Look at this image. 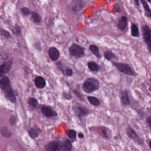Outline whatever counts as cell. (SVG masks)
Returning <instances> with one entry per match:
<instances>
[{
  "label": "cell",
  "instance_id": "6da1fadb",
  "mask_svg": "<svg viewBox=\"0 0 151 151\" xmlns=\"http://www.w3.org/2000/svg\"><path fill=\"white\" fill-rule=\"evenodd\" d=\"M0 86L1 89L3 90L5 97L12 103H16L17 99L14 92L10 85V81L9 78L4 76L1 79Z\"/></svg>",
  "mask_w": 151,
  "mask_h": 151
},
{
  "label": "cell",
  "instance_id": "7a4b0ae2",
  "mask_svg": "<svg viewBox=\"0 0 151 151\" xmlns=\"http://www.w3.org/2000/svg\"><path fill=\"white\" fill-rule=\"evenodd\" d=\"M100 83L98 80L94 78H89L83 83L82 88L84 92L91 93L99 88Z\"/></svg>",
  "mask_w": 151,
  "mask_h": 151
},
{
  "label": "cell",
  "instance_id": "3957f363",
  "mask_svg": "<svg viewBox=\"0 0 151 151\" xmlns=\"http://www.w3.org/2000/svg\"><path fill=\"white\" fill-rule=\"evenodd\" d=\"M113 64L120 72L123 73L124 74L131 76H136L137 75L135 71L126 63L114 62L113 63Z\"/></svg>",
  "mask_w": 151,
  "mask_h": 151
},
{
  "label": "cell",
  "instance_id": "277c9868",
  "mask_svg": "<svg viewBox=\"0 0 151 151\" xmlns=\"http://www.w3.org/2000/svg\"><path fill=\"white\" fill-rule=\"evenodd\" d=\"M142 32L143 38L151 54V28L148 25H144L142 27Z\"/></svg>",
  "mask_w": 151,
  "mask_h": 151
},
{
  "label": "cell",
  "instance_id": "5b68a950",
  "mask_svg": "<svg viewBox=\"0 0 151 151\" xmlns=\"http://www.w3.org/2000/svg\"><path fill=\"white\" fill-rule=\"evenodd\" d=\"M70 54L76 57H83L84 55V48L76 43H73L68 48Z\"/></svg>",
  "mask_w": 151,
  "mask_h": 151
},
{
  "label": "cell",
  "instance_id": "8992f818",
  "mask_svg": "<svg viewBox=\"0 0 151 151\" xmlns=\"http://www.w3.org/2000/svg\"><path fill=\"white\" fill-rule=\"evenodd\" d=\"M62 143L59 141H51L48 143L45 146L46 151H60L63 148Z\"/></svg>",
  "mask_w": 151,
  "mask_h": 151
},
{
  "label": "cell",
  "instance_id": "52a82bcc",
  "mask_svg": "<svg viewBox=\"0 0 151 151\" xmlns=\"http://www.w3.org/2000/svg\"><path fill=\"white\" fill-rule=\"evenodd\" d=\"M126 134L130 137V139L135 140L137 143H138L140 145H142L143 140L140 139V137L139 136L137 133L136 132V131L130 126H129L126 129Z\"/></svg>",
  "mask_w": 151,
  "mask_h": 151
},
{
  "label": "cell",
  "instance_id": "ba28073f",
  "mask_svg": "<svg viewBox=\"0 0 151 151\" xmlns=\"http://www.w3.org/2000/svg\"><path fill=\"white\" fill-rule=\"evenodd\" d=\"M85 6L84 0H72L70 4V7L72 11L78 12L81 11Z\"/></svg>",
  "mask_w": 151,
  "mask_h": 151
},
{
  "label": "cell",
  "instance_id": "9c48e42d",
  "mask_svg": "<svg viewBox=\"0 0 151 151\" xmlns=\"http://www.w3.org/2000/svg\"><path fill=\"white\" fill-rule=\"evenodd\" d=\"M11 66H12L11 61L5 62L2 64H1L0 67V76L2 77L3 76H5V74L8 73L11 70Z\"/></svg>",
  "mask_w": 151,
  "mask_h": 151
},
{
  "label": "cell",
  "instance_id": "30bf717a",
  "mask_svg": "<svg viewBox=\"0 0 151 151\" xmlns=\"http://www.w3.org/2000/svg\"><path fill=\"white\" fill-rule=\"evenodd\" d=\"M48 55L52 61H57L60 57V51L55 47H50L48 50Z\"/></svg>",
  "mask_w": 151,
  "mask_h": 151
},
{
  "label": "cell",
  "instance_id": "8fae6325",
  "mask_svg": "<svg viewBox=\"0 0 151 151\" xmlns=\"http://www.w3.org/2000/svg\"><path fill=\"white\" fill-rule=\"evenodd\" d=\"M127 23H128L127 18L126 16H122L118 20V22L117 24V28L120 31H124L127 27Z\"/></svg>",
  "mask_w": 151,
  "mask_h": 151
},
{
  "label": "cell",
  "instance_id": "7c38bea8",
  "mask_svg": "<svg viewBox=\"0 0 151 151\" xmlns=\"http://www.w3.org/2000/svg\"><path fill=\"white\" fill-rule=\"evenodd\" d=\"M41 112L44 115H45L47 117H50L52 116H57V113L50 107L43 106L41 109Z\"/></svg>",
  "mask_w": 151,
  "mask_h": 151
},
{
  "label": "cell",
  "instance_id": "4fadbf2b",
  "mask_svg": "<svg viewBox=\"0 0 151 151\" xmlns=\"http://www.w3.org/2000/svg\"><path fill=\"white\" fill-rule=\"evenodd\" d=\"M75 113L78 117H81L88 114V110L84 107L77 106L75 109Z\"/></svg>",
  "mask_w": 151,
  "mask_h": 151
},
{
  "label": "cell",
  "instance_id": "5bb4252c",
  "mask_svg": "<svg viewBox=\"0 0 151 151\" xmlns=\"http://www.w3.org/2000/svg\"><path fill=\"white\" fill-rule=\"evenodd\" d=\"M34 83L35 86L38 88H43L46 86V81L45 79L41 76H38L35 78Z\"/></svg>",
  "mask_w": 151,
  "mask_h": 151
},
{
  "label": "cell",
  "instance_id": "9a60e30c",
  "mask_svg": "<svg viewBox=\"0 0 151 151\" xmlns=\"http://www.w3.org/2000/svg\"><path fill=\"white\" fill-rule=\"evenodd\" d=\"M140 1L143 7L145 16L151 19V9L149 7L147 2L146 0H140Z\"/></svg>",
  "mask_w": 151,
  "mask_h": 151
},
{
  "label": "cell",
  "instance_id": "2e32d148",
  "mask_svg": "<svg viewBox=\"0 0 151 151\" xmlns=\"http://www.w3.org/2000/svg\"><path fill=\"white\" fill-rule=\"evenodd\" d=\"M120 99H121L122 103L124 105L127 106V105L130 104V99H129V94H128V91L127 90H125L121 92Z\"/></svg>",
  "mask_w": 151,
  "mask_h": 151
},
{
  "label": "cell",
  "instance_id": "e0dca14e",
  "mask_svg": "<svg viewBox=\"0 0 151 151\" xmlns=\"http://www.w3.org/2000/svg\"><path fill=\"white\" fill-rule=\"evenodd\" d=\"M130 32H131V35L132 37H136V38L139 37L140 33H139V27L136 24L134 23L132 24L130 27Z\"/></svg>",
  "mask_w": 151,
  "mask_h": 151
},
{
  "label": "cell",
  "instance_id": "ac0fdd59",
  "mask_svg": "<svg viewBox=\"0 0 151 151\" xmlns=\"http://www.w3.org/2000/svg\"><path fill=\"white\" fill-rule=\"evenodd\" d=\"M31 18L34 23L35 24H40L41 22L42 18L40 15V14L35 11H31Z\"/></svg>",
  "mask_w": 151,
  "mask_h": 151
},
{
  "label": "cell",
  "instance_id": "d6986e66",
  "mask_svg": "<svg viewBox=\"0 0 151 151\" xmlns=\"http://www.w3.org/2000/svg\"><path fill=\"white\" fill-rule=\"evenodd\" d=\"M1 133L2 134V135L7 138V139H9L11 137L12 133V132L6 127L5 126H1Z\"/></svg>",
  "mask_w": 151,
  "mask_h": 151
},
{
  "label": "cell",
  "instance_id": "ffe728a7",
  "mask_svg": "<svg viewBox=\"0 0 151 151\" xmlns=\"http://www.w3.org/2000/svg\"><path fill=\"white\" fill-rule=\"evenodd\" d=\"M89 50L97 58H101V55L100 54V52H99V48L97 45L94 44L90 45L89 47Z\"/></svg>",
  "mask_w": 151,
  "mask_h": 151
},
{
  "label": "cell",
  "instance_id": "44dd1931",
  "mask_svg": "<svg viewBox=\"0 0 151 151\" xmlns=\"http://www.w3.org/2000/svg\"><path fill=\"white\" fill-rule=\"evenodd\" d=\"M88 67L91 71H97L100 69L99 65L94 61H89L87 63Z\"/></svg>",
  "mask_w": 151,
  "mask_h": 151
},
{
  "label": "cell",
  "instance_id": "7402d4cb",
  "mask_svg": "<svg viewBox=\"0 0 151 151\" xmlns=\"http://www.w3.org/2000/svg\"><path fill=\"white\" fill-rule=\"evenodd\" d=\"M87 100L89 101V103L93 106H97L100 104V101L97 97L93 96H88Z\"/></svg>",
  "mask_w": 151,
  "mask_h": 151
},
{
  "label": "cell",
  "instance_id": "603a6c76",
  "mask_svg": "<svg viewBox=\"0 0 151 151\" xmlns=\"http://www.w3.org/2000/svg\"><path fill=\"white\" fill-rule=\"evenodd\" d=\"M72 145L69 140H65L63 145V151H71Z\"/></svg>",
  "mask_w": 151,
  "mask_h": 151
},
{
  "label": "cell",
  "instance_id": "cb8c5ba5",
  "mask_svg": "<svg viewBox=\"0 0 151 151\" xmlns=\"http://www.w3.org/2000/svg\"><path fill=\"white\" fill-rule=\"evenodd\" d=\"M104 56L105 58L109 61L111 60L112 58H117L116 55L113 52H112L110 50L106 51L104 52Z\"/></svg>",
  "mask_w": 151,
  "mask_h": 151
},
{
  "label": "cell",
  "instance_id": "d4e9b609",
  "mask_svg": "<svg viewBox=\"0 0 151 151\" xmlns=\"http://www.w3.org/2000/svg\"><path fill=\"white\" fill-rule=\"evenodd\" d=\"M28 133H29V136L32 139H34V138L38 137L39 135L38 131L36 129H35L34 128H31L28 131Z\"/></svg>",
  "mask_w": 151,
  "mask_h": 151
},
{
  "label": "cell",
  "instance_id": "484cf974",
  "mask_svg": "<svg viewBox=\"0 0 151 151\" xmlns=\"http://www.w3.org/2000/svg\"><path fill=\"white\" fill-rule=\"evenodd\" d=\"M12 32L14 33V35H15L16 36H19L21 35V28L20 27L19 25L15 24L14 25V29L12 30Z\"/></svg>",
  "mask_w": 151,
  "mask_h": 151
},
{
  "label": "cell",
  "instance_id": "4316f807",
  "mask_svg": "<svg viewBox=\"0 0 151 151\" xmlns=\"http://www.w3.org/2000/svg\"><path fill=\"white\" fill-rule=\"evenodd\" d=\"M20 11L24 16H28L31 14V11H30V9L26 6H23L21 8Z\"/></svg>",
  "mask_w": 151,
  "mask_h": 151
},
{
  "label": "cell",
  "instance_id": "83f0119b",
  "mask_svg": "<svg viewBox=\"0 0 151 151\" xmlns=\"http://www.w3.org/2000/svg\"><path fill=\"white\" fill-rule=\"evenodd\" d=\"M0 33H1V36L5 38H9L11 36L9 32H8L7 30H6L5 29H3V28H1Z\"/></svg>",
  "mask_w": 151,
  "mask_h": 151
},
{
  "label": "cell",
  "instance_id": "f1b7e54d",
  "mask_svg": "<svg viewBox=\"0 0 151 151\" xmlns=\"http://www.w3.org/2000/svg\"><path fill=\"white\" fill-rule=\"evenodd\" d=\"M28 103L30 106H31L33 107H35L38 104V101H37V99L35 98H33V97L29 98L28 99Z\"/></svg>",
  "mask_w": 151,
  "mask_h": 151
},
{
  "label": "cell",
  "instance_id": "f546056e",
  "mask_svg": "<svg viewBox=\"0 0 151 151\" xmlns=\"http://www.w3.org/2000/svg\"><path fill=\"white\" fill-rule=\"evenodd\" d=\"M67 135L69 138L74 139L76 137V132L73 129L69 130L67 132Z\"/></svg>",
  "mask_w": 151,
  "mask_h": 151
},
{
  "label": "cell",
  "instance_id": "4dcf8cb0",
  "mask_svg": "<svg viewBox=\"0 0 151 151\" xmlns=\"http://www.w3.org/2000/svg\"><path fill=\"white\" fill-rule=\"evenodd\" d=\"M9 122H10L11 124H12V125H15L16 124L17 119H16V117L15 116L12 115L11 116V117L9 119Z\"/></svg>",
  "mask_w": 151,
  "mask_h": 151
},
{
  "label": "cell",
  "instance_id": "1f68e13d",
  "mask_svg": "<svg viewBox=\"0 0 151 151\" xmlns=\"http://www.w3.org/2000/svg\"><path fill=\"white\" fill-rule=\"evenodd\" d=\"M65 73H66V74L69 77H70L73 75V70L71 68H67Z\"/></svg>",
  "mask_w": 151,
  "mask_h": 151
},
{
  "label": "cell",
  "instance_id": "d6a6232c",
  "mask_svg": "<svg viewBox=\"0 0 151 151\" xmlns=\"http://www.w3.org/2000/svg\"><path fill=\"white\" fill-rule=\"evenodd\" d=\"M146 123L149 126V127L151 129V116H149L146 119Z\"/></svg>",
  "mask_w": 151,
  "mask_h": 151
},
{
  "label": "cell",
  "instance_id": "836d02e7",
  "mask_svg": "<svg viewBox=\"0 0 151 151\" xmlns=\"http://www.w3.org/2000/svg\"><path fill=\"white\" fill-rule=\"evenodd\" d=\"M101 132H102V134L103 135V136H104L105 138H107V137H108L106 130H105L104 129H103L101 130Z\"/></svg>",
  "mask_w": 151,
  "mask_h": 151
},
{
  "label": "cell",
  "instance_id": "e575fe53",
  "mask_svg": "<svg viewBox=\"0 0 151 151\" xmlns=\"http://www.w3.org/2000/svg\"><path fill=\"white\" fill-rule=\"evenodd\" d=\"M133 1H134V2L135 5L137 6V7L139 8V6H140V3H139L140 0H133Z\"/></svg>",
  "mask_w": 151,
  "mask_h": 151
},
{
  "label": "cell",
  "instance_id": "d590c367",
  "mask_svg": "<svg viewBox=\"0 0 151 151\" xmlns=\"http://www.w3.org/2000/svg\"><path fill=\"white\" fill-rule=\"evenodd\" d=\"M78 137L80 139H82L84 137V134L82 133H78Z\"/></svg>",
  "mask_w": 151,
  "mask_h": 151
},
{
  "label": "cell",
  "instance_id": "8d00e7d4",
  "mask_svg": "<svg viewBox=\"0 0 151 151\" xmlns=\"http://www.w3.org/2000/svg\"><path fill=\"white\" fill-rule=\"evenodd\" d=\"M116 12H120V8H119V5H118L117 4L116 5Z\"/></svg>",
  "mask_w": 151,
  "mask_h": 151
},
{
  "label": "cell",
  "instance_id": "74e56055",
  "mask_svg": "<svg viewBox=\"0 0 151 151\" xmlns=\"http://www.w3.org/2000/svg\"><path fill=\"white\" fill-rule=\"evenodd\" d=\"M149 146L150 149H151V139H150V141H149Z\"/></svg>",
  "mask_w": 151,
  "mask_h": 151
},
{
  "label": "cell",
  "instance_id": "f35d334b",
  "mask_svg": "<svg viewBox=\"0 0 151 151\" xmlns=\"http://www.w3.org/2000/svg\"><path fill=\"white\" fill-rule=\"evenodd\" d=\"M146 1H148L149 2H151V0H146Z\"/></svg>",
  "mask_w": 151,
  "mask_h": 151
}]
</instances>
